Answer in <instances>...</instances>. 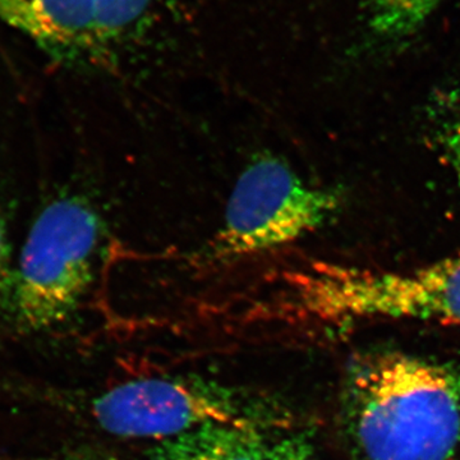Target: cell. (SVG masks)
I'll list each match as a JSON object with an SVG mask.
<instances>
[{"instance_id": "1", "label": "cell", "mask_w": 460, "mask_h": 460, "mask_svg": "<svg viewBox=\"0 0 460 460\" xmlns=\"http://www.w3.org/2000/svg\"><path fill=\"white\" fill-rule=\"evenodd\" d=\"M341 416L356 460H456L460 365L376 350L345 375Z\"/></svg>"}, {"instance_id": "2", "label": "cell", "mask_w": 460, "mask_h": 460, "mask_svg": "<svg viewBox=\"0 0 460 460\" xmlns=\"http://www.w3.org/2000/svg\"><path fill=\"white\" fill-rule=\"evenodd\" d=\"M305 316L325 323L428 321L460 328V253L411 270L319 263L293 281Z\"/></svg>"}, {"instance_id": "3", "label": "cell", "mask_w": 460, "mask_h": 460, "mask_svg": "<svg viewBox=\"0 0 460 460\" xmlns=\"http://www.w3.org/2000/svg\"><path fill=\"white\" fill-rule=\"evenodd\" d=\"M93 414L108 434L166 441L213 428L265 432L281 422L277 410L261 399L204 378L186 377L119 384L93 401Z\"/></svg>"}, {"instance_id": "4", "label": "cell", "mask_w": 460, "mask_h": 460, "mask_svg": "<svg viewBox=\"0 0 460 460\" xmlns=\"http://www.w3.org/2000/svg\"><path fill=\"white\" fill-rule=\"evenodd\" d=\"M102 234L98 211L81 196L42 208L14 266L12 305L27 328L62 323L86 295Z\"/></svg>"}, {"instance_id": "5", "label": "cell", "mask_w": 460, "mask_h": 460, "mask_svg": "<svg viewBox=\"0 0 460 460\" xmlns=\"http://www.w3.org/2000/svg\"><path fill=\"white\" fill-rule=\"evenodd\" d=\"M339 206L337 193L308 184L283 160L259 157L230 193L214 255L235 259L287 246L323 226Z\"/></svg>"}, {"instance_id": "6", "label": "cell", "mask_w": 460, "mask_h": 460, "mask_svg": "<svg viewBox=\"0 0 460 460\" xmlns=\"http://www.w3.org/2000/svg\"><path fill=\"white\" fill-rule=\"evenodd\" d=\"M157 0H0V22L65 62L102 59L140 38Z\"/></svg>"}, {"instance_id": "7", "label": "cell", "mask_w": 460, "mask_h": 460, "mask_svg": "<svg viewBox=\"0 0 460 460\" xmlns=\"http://www.w3.org/2000/svg\"><path fill=\"white\" fill-rule=\"evenodd\" d=\"M263 432L230 428L199 429L166 441L160 460H263Z\"/></svg>"}, {"instance_id": "8", "label": "cell", "mask_w": 460, "mask_h": 460, "mask_svg": "<svg viewBox=\"0 0 460 460\" xmlns=\"http://www.w3.org/2000/svg\"><path fill=\"white\" fill-rule=\"evenodd\" d=\"M441 0H370V29L384 40H404L425 26Z\"/></svg>"}, {"instance_id": "9", "label": "cell", "mask_w": 460, "mask_h": 460, "mask_svg": "<svg viewBox=\"0 0 460 460\" xmlns=\"http://www.w3.org/2000/svg\"><path fill=\"white\" fill-rule=\"evenodd\" d=\"M435 136L460 190V113L438 124Z\"/></svg>"}, {"instance_id": "10", "label": "cell", "mask_w": 460, "mask_h": 460, "mask_svg": "<svg viewBox=\"0 0 460 460\" xmlns=\"http://www.w3.org/2000/svg\"><path fill=\"white\" fill-rule=\"evenodd\" d=\"M14 263L12 261L7 226L0 217V304L12 299L14 286Z\"/></svg>"}, {"instance_id": "11", "label": "cell", "mask_w": 460, "mask_h": 460, "mask_svg": "<svg viewBox=\"0 0 460 460\" xmlns=\"http://www.w3.org/2000/svg\"><path fill=\"white\" fill-rule=\"evenodd\" d=\"M299 453L301 452H299L298 447L287 445L283 460H304L305 456Z\"/></svg>"}, {"instance_id": "12", "label": "cell", "mask_w": 460, "mask_h": 460, "mask_svg": "<svg viewBox=\"0 0 460 460\" xmlns=\"http://www.w3.org/2000/svg\"><path fill=\"white\" fill-rule=\"evenodd\" d=\"M284 452H286V447H280V449L272 450L266 454L265 459L263 460H283Z\"/></svg>"}, {"instance_id": "13", "label": "cell", "mask_w": 460, "mask_h": 460, "mask_svg": "<svg viewBox=\"0 0 460 460\" xmlns=\"http://www.w3.org/2000/svg\"><path fill=\"white\" fill-rule=\"evenodd\" d=\"M155 460H160V459H159V458H157V456H156V459H155Z\"/></svg>"}]
</instances>
